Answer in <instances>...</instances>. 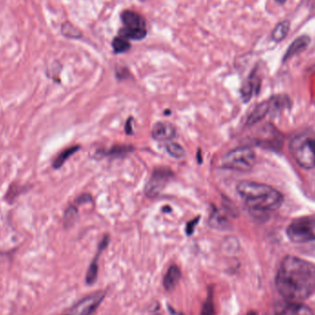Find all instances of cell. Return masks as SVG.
I'll return each instance as SVG.
<instances>
[{
  "instance_id": "19",
  "label": "cell",
  "mask_w": 315,
  "mask_h": 315,
  "mask_svg": "<svg viewBox=\"0 0 315 315\" xmlns=\"http://www.w3.org/2000/svg\"><path fill=\"white\" fill-rule=\"evenodd\" d=\"M79 148H80L79 146H73V147H70V148H68L67 150L62 151L59 155L57 156V159L54 160L53 167H54L55 169L61 168V167L64 165V163H65L71 156L74 155L76 152H78Z\"/></svg>"
},
{
  "instance_id": "23",
  "label": "cell",
  "mask_w": 315,
  "mask_h": 315,
  "mask_svg": "<svg viewBox=\"0 0 315 315\" xmlns=\"http://www.w3.org/2000/svg\"><path fill=\"white\" fill-rule=\"evenodd\" d=\"M167 152L173 158L181 160L186 157V153L185 149L182 147L181 145L177 144L174 142L169 141L165 146Z\"/></svg>"
},
{
  "instance_id": "26",
  "label": "cell",
  "mask_w": 315,
  "mask_h": 315,
  "mask_svg": "<svg viewBox=\"0 0 315 315\" xmlns=\"http://www.w3.org/2000/svg\"><path fill=\"white\" fill-rule=\"evenodd\" d=\"M199 221V217H197V218L193 219L191 221L186 224V235L188 236H191L192 234L195 232V229L197 227V223Z\"/></svg>"
},
{
  "instance_id": "30",
  "label": "cell",
  "mask_w": 315,
  "mask_h": 315,
  "mask_svg": "<svg viewBox=\"0 0 315 315\" xmlns=\"http://www.w3.org/2000/svg\"><path fill=\"white\" fill-rule=\"evenodd\" d=\"M140 1H148V0H140Z\"/></svg>"
},
{
  "instance_id": "10",
  "label": "cell",
  "mask_w": 315,
  "mask_h": 315,
  "mask_svg": "<svg viewBox=\"0 0 315 315\" xmlns=\"http://www.w3.org/2000/svg\"><path fill=\"white\" fill-rule=\"evenodd\" d=\"M120 19L125 28L128 29H146V19L139 12L126 10L120 14Z\"/></svg>"
},
{
  "instance_id": "14",
  "label": "cell",
  "mask_w": 315,
  "mask_h": 315,
  "mask_svg": "<svg viewBox=\"0 0 315 315\" xmlns=\"http://www.w3.org/2000/svg\"><path fill=\"white\" fill-rule=\"evenodd\" d=\"M181 279V271L175 264H171L170 268L168 269L164 279H163V287L167 291L172 290L178 284Z\"/></svg>"
},
{
  "instance_id": "29",
  "label": "cell",
  "mask_w": 315,
  "mask_h": 315,
  "mask_svg": "<svg viewBox=\"0 0 315 315\" xmlns=\"http://www.w3.org/2000/svg\"><path fill=\"white\" fill-rule=\"evenodd\" d=\"M279 5H284L285 3L287 2V0H275Z\"/></svg>"
},
{
  "instance_id": "20",
  "label": "cell",
  "mask_w": 315,
  "mask_h": 315,
  "mask_svg": "<svg viewBox=\"0 0 315 315\" xmlns=\"http://www.w3.org/2000/svg\"><path fill=\"white\" fill-rule=\"evenodd\" d=\"M112 47L114 49V54H124L128 52L131 49V43L129 40L125 39L124 37L117 36L114 37L112 41Z\"/></svg>"
},
{
  "instance_id": "9",
  "label": "cell",
  "mask_w": 315,
  "mask_h": 315,
  "mask_svg": "<svg viewBox=\"0 0 315 315\" xmlns=\"http://www.w3.org/2000/svg\"><path fill=\"white\" fill-rule=\"evenodd\" d=\"M151 134L154 140L167 142L175 138L176 129L171 123L161 121L153 125Z\"/></svg>"
},
{
  "instance_id": "22",
  "label": "cell",
  "mask_w": 315,
  "mask_h": 315,
  "mask_svg": "<svg viewBox=\"0 0 315 315\" xmlns=\"http://www.w3.org/2000/svg\"><path fill=\"white\" fill-rule=\"evenodd\" d=\"M61 32L63 35L70 39H80L82 37V32L77 27L74 26L69 21H66L62 24Z\"/></svg>"
},
{
  "instance_id": "4",
  "label": "cell",
  "mask_w": 315,
  "mask_h": 315,
  "mask_svg": "<svg viewBox=\"0 0 315 315\" xmlns=\"http://www.w3.org/2000/svg\"><path fill=\"white\" fill-rule=\"evenodd\" d=\"M256 155L252 149L247 147L231 150L222 158V166L234 171H247L253 169Z\"/></svg>"
},
{
  "instance_id": "3",
  "label": "cell",
  "mask_w": 315,
  "mask_h": 315,
  "mask_svg": "<svg viewBox=\"0 0 315 315\" xmlns=\"http://www.w3.org/2000/svg\"><path fill=\"white\" fill-rule=\"evenodd\" d=\"M289 151L295 161L303 169L310 170L315 167V137L299 134L291 140Z\"/></svg>"
},
{
  "instance_id": "17",
  "label": "cell",
  "mask_w": 315,
  "mask_h": 315,
  "mask_svg": "<svg viewBox=\"0 0 315 315\" xmlns=\"http://www.w3.org/2000/svg\"><path fill=\"white\" fill-rule=\"evenodd\" d=\"M119 36L124 37L127 40L134 41H141L148 35L147 29H128L125 27H122L118 31Z\"/></svg>"
},
{
  "instance_id": "1",
  "label": "cell",
  "mask_w": 315,
  "mask_h": 315,
  "mask_svg": "<svg viewBox=\"0 0 315 315\" xmlns=\"http://www.w3.org/2000/svg\"><path fill=\"white\" fill-rule=\"evenodd\" d=\"M276 286L285 300L303 302L315 291V265L288 255L280 263Z\"/></svg>"
},
{
  "instance_id": "7",
  "label": "cell",
  "mask_w": 315,
  "mask_h": 315,
  "mask_svg": "<svg viewBox=\"0 0 315 315\" xmlns=\"http://www.w3.org/2000/svg\"><path fill=\"white\" fill-rule=\"evenodd\" d=\"M272 315H313V312L310 307L303 302L286 300L275 307Z\"/></svg>"
},
{
  "instance_id": "24",
  "label": "cell",
  "mask_w": 315,
  "mask_h": 315,
  "mask_svg": "<svg viewBox=\"0 0 315 315\" xmlns=\"http://www.w3.org/2000/svg\"><path fill=\"white\" fill-rule=\"evenodd\" d=\"M78 217V209L74 206H70L67 208L64 215V224L65 227H71L75 221L77 220Z\"/></svg>"
},
{
  "instance_id": "27",
  "label": "cell",
  "mask_w": 315,
  "mask_h": 315,
  "mask_svg": "<svg viewBox=\"0 0 315 315\" xmlns=\"http://www.w3.org/2000/svg\"><path fill=\"white\" fill-rule=\"evenodd\" d=\"M93 201V198L91 197L89 195H82L80 197H78V199L76 200V203L78 205H82V204H87V203H91Z\"/></svg>"
},
{
  "instance_id": "2",
  "label": "cell",
  "mask_w": 315,
  "mask_h": 315,
  "mask_svg": "<svg viewBox=\"0 0 315 315\" xmlns=\"http://www.w3.org/2000/svg\"><path fill=\"white\" fill-rule=\"evenodd\" d=\"M237 192L245 199L246 206L253 215L277 210L284 201L282 194L277 189L255 182H240Z\"/></svg>"
},
{
  "instance_id": "6",
  "label": "cell",
  "mask_w": 315,
  "mask_h": 315,
  "mask_svg": "<svg viewBox=\"0 0 315 315\" xmlns=\"http://www.w3.org/2000/svg\"><path fill=\"white\" fill-rule=\"evenodd\" d=\"M171 175H172L171 171H168L167 169L156 170L146 186L145 188L146 195L150 197L160 196L167 183L171 179Z\"/></svg>"
},
{
  "instance_id": "5",
  "label": "cell",
  "mask_w": 315,
  "mask_h": 315,
  "mask_svg": "<svg viewBox=\"0 0 315 315\" xmlns=\"http://www.w3.org/2000/svg\"><path fill=\"white\" fill-rule=\"evenodd\" d=\"M289 240L293 243H310L315 241V218L304 217L295 220L287 229Z\"/></svg>"
},
{
  "instance_id": "28",
  "label": "cell",
  "mask_w": 315,
  "mask_h": 315,
  "mask_svg": "<svg viewBox=\"0 0 315 315\" xmlns=\"http://www.w3.org/2000/svg\"><path fill=\"white\" fill-rule=\"evenodd\" d=\"M125 132H126V134H132V120L129 119V120H127V122H126V124H125Z\"/></svg>"
},
{
  "instance_id": "11",
  "label": "cell",
  "mask_w": 315,
  "mask_h": 315,
  "mask_svg": "<svg viewBox=\"0 0 315 315\" xmlns=\"http://www.w3.org/2000/svg\"><path fill=\"white\" fill-rule=\"evenodd\" d=\"M310 36L300 35V36L297 37L294 41L291 42V44L289 46L287 52L285 53L282 62H287V61H289L290 58L304 52L305 50L310 46Z\"/></svg>"
},
{
  "instance_id": "21",
  "label": "cell",
  "mask_w": 315,
  "mask_h": 315,
  "mask_svg": "<svg viewBox=\"0 0 315 315\" xmlns=\"http://www.w3.org/2000/svg\"><path fill=\"white\" fill-rule=\"evenodd\" d=\"M215 304L213 299V288L209 287L207 289V297L202 305L201 311L199 315H215Z\"/></svg>"
},
{
  "instance_id": "12",
  "label": "cell",
  "mask_w": 315,
  "mask_h": 315,
  "mask_svg": "<svg viewBox=\"0 0 315 315\" xmlns=\"http://www.w3.org/2000/svg\"><path fill=\"white\" fill-rule=\"evenodd\" d=\"M108 243V236H105L103 239V241L100 243L98 253L95 256V258L93 259V262L89 264V267H88L87 274H86V283L88 285L94 284L96 282V280H97V277H98V259L100 257V254L103 252V250L107 247Z\"/></svg>"
},
{
  "instance_id": "16",
  "label": "cell",
  "mask_w": 315,
  "mask_h": 315,
  "mask_svg": "<svg viewBox=\"0 0 315 315\" xmlns=\"http://www.w3.org/2000/svg\"><path fill=\"white\" fill-rule=\"evenodd\" d=\"M208 224L212 229L217 230V231H226L231 227L227 217L217 209H214L212 211L211 215L209 217V220H208Z\"/></svg>"
},
{
  "instance_id": "25",
  "label": "cell",
  "mask_w": 315,
  "mask_h": 315,
  "mask_svg": "<svg viewBox=\"0 0 315 315\" xmlns=\"http://www.w3.org/2000/svg\"><path fill=\"white\" fill-rule=\"evenodd\" d=\"M133 150V148L130 146H115L109 150L108 154L115 157H120L127 154L130 151Z\"/></svg>"
},
{
  "instance_id": "15",
  "label": "cell",
  "mask_w": 315,
  "mask_h": 315,
  "mask_svg": "<svg viewBox=\"0 0 315 315\" xmlns=\"http://www.w3.org/2000/svg\"><path fill=\"white\" fill-rule=\"evenodd\" d=\"M270 109H271V101L263 102L262 104H258L249 115L246 121L247 125H253L261 121L266 114H268Z\"/></svg>"
},
{
  "instance_id": "18",
  "label": "cell",
  "mask_w": 315,
  "mask_h": 315,
  "mask_svg": "<svg viewBox=\"0 0 315 315\" xmlns=\"http://www.w3.org/2000/svg\"><path fill=\"white\" fill-rule=\"evenodd\" d=\"M289 30H290V21H280L275 26L271 32V39L275 42H280L285 40V38L289 34Z\"/></svg>"
},
{
  "instance_id": "8",
  "label": "cell",
  "mask_w": 315,
  "mask_h": 315,
  "mask_svg": "<svg viewBox=\"0 0 315 315\" xmlns=\"http://www.w3.org/2000/svg\"><path fill=\"white\" fill-rule=\"evenodd\" d=\"M104 294L102 293H96L88 296L84 300L79 301L78 304L73 308L72 310L76 315H92L102 302V300H104Z\"/></svg>"
},
{
  "instance_id": "13",
  "label": "cell",
  "mask_w": 315,
  "mask_h": 315,
  "mask_svg": "<svg viewBox=\"0 0 315 315\" xmlns=\"http://www.w3.org/2000/svg\"><path fill=\"white\" fill-rule=\"evenodd\" d=\"M260 87V78L256 75L255 71H253L249 76L248 79L243 83V87L241 88V93L244 102H248L252 98L253 94L258 93Z\"/></svg>"
}]
</instances>
